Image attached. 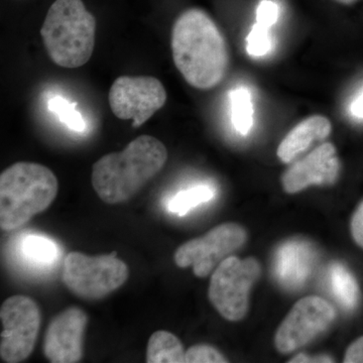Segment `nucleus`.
Instances as JSON below:
<instances>
[{
    "label": "nucleus",
    "instance_id": "obj_18",
    "mask_svg": "<svg viewBox=\"0 0 363 363\" xmlns=\"http://www.w3.org/2000/svg\"><path fill=\"white\" fill-rule=\"evenodd\" d=\"M231 121L234 128L240 135H247L253 126V105L250 90L245 87L236 88L230 95Z\"/></svg>",
    "mask_w": 363,
    "mask_h": 363
},
{
    "label": "nucleus",
    "instance_id": "obj_20",
    "mask_svg": "<svg viewBox=\"0 0 363 363\" xmlns=\"http://www.w3.org/2000/svg\"><path fill=\"white\" fill-rule=\"evenodd\" d=\"M215 191L207 185H199L196 187L181 191L169 200V211L183 216L191 210L199 206L203 203L209 202L213 199Z\"/></svg>",
    "mask_w": 363,
    "mask_h": 363
},
{
    "label": "nucleus",
    "instance_id": "obj_5",
    "mask_svg": "<svg viewBox=\"0 0 363 363\" xmlns=\"http://www.w3.org/2000/svg\"><path fill=\"white\" fill-rule=\"evenodd\" d=\"M117 252L89 257L74 252L64 262L62 279L74 295L85 300H99L113 293L128 281V264Z\"/></svg>",
    "mask_w": 363,
    "mask_h": 363
},
{
    "label": "nucleus",
    "instance_id": "obj_27",
    "mask_svg": "<svg viewBox=\"0 0 363 363\" xmlns=\"http://www.w3.org/2000/svg\"><path fill=\"white\" fill-rule=\"evenodd\" d=\"M333 1L338 2V4H344V6H351V4H357L359 0H333Z\"/></svg>",
    "mask_w": 363,
    "mask_h": 363
},
{
    "label": "nucleus",
    "instance_id": "obj_26",
    "mask_svg": "<svg viewBox=\"0 0 363 363\" xmlns=\"http://www.w3.org/2000/svg\"><path fill=\"white\" fill-rule=\"evenodd\" d=\"M350 111L357 118H363V90L351 104Z\"/></svg>",
    "mask_w": 363,
    "mask_h": 363
},
{
    "label": "nucleus",
    "instance_id": "obj_15",
    "mask_svg": "<svg viewBox=\"0 0 363 363\" xmlns=\"http://www.w3.org/2000/svg\"><path fill=\"white\" fill-rule=\"evenodd\" d=\"M310 259L311 255L304 245L296 242L283 245L277 262L279 278L292 285L303 283L310 272Z\"/></svg>",
    "mask_w": 363,
    "mask_h": 363
},
{
    "label": "nucleus",
    "instance_id": "obj_19",
    "mask_svg": "<svg viewBox=\"0 0 363 363\" xmlns=\"http://www.w3.org/2000/svg\"><path fill=\"white\" fill-rule=\"evenodd\" d=\"M21 252L28 262L42 267L51 264L58 257L56 243L39 235L26 236L21 240Z\"/></svg>",
    "mask_w": 363,
    "mask_h": 363
},
{
    "label": "nucleus",
    "instance_id": "obj_10",
    "mask_svg": "<svg viewBox=\"0 0 363 363\" xmlns=\"http://www.w3.org/2000/svg\"><path fill=\"white\" fill-rule=\"evenodd\" d=\"M336 311L330 303L318 296L298 300L274 336V345L283 354L300 350L323 333L333 323Z\"/></svg>",
    "mask_w": 363,
    "mask_h": 363
},
{
    "label": "nucleus",
    "instance_id": "obj_7",
    "mask_svg": "<svg viewBox=\"0 0 363 363\" xmlns=\"http://www.w3.org/2000/svg\"><path fill=\"white\" fill-rule=\"evenodd\" d=\"M0 320V357L9 363L23 362L35 350L42 322L39 306L26 296H13L2 303Z\"/></svg>",
    "mask_w": 363,
    "mask_h": 363
},
{
    "label": "nucleus",
    "instance_id": "obj_17",
    "mask_svg": "<svg viewBox=\"0 0 363 363\" xmlns=\"http://www.w3.org/2000/svg\"><path fill=\"white\" fill-rule=\"evenodd\" d=\"M330 284L334 296L343 308L353 310L359 302V286L357 279L343 264H334L330 269Z\"/></svg>",
    "mask_w": 363,
    "mask_h": 363
},
{
    "label": "nucleus",
    "instance_id": "obj_23",
    "mask_svg": "<svg viewBox=\"0 0 363 363\" xmlns=\"http://www.w3.org/2000/svg\"><path fill=\"white\" fill-rule=\"evenodd\" d=\"M350 233L354 242L363 250V200L351 217Z\"/></svg>",
    "mask_w": 363,
    "mask_h": 363
},
{
    "label": "nucleus",
    "instance_id": "obj_4",
    "mask_svg": "<svg viewBox=\"0 0 363 363\" xmlns=\"http://www.w3.org/2000/svg\"><path fill=\"white\" fill-rule=\"evenodd\" d=\"M96 20L82 0H56L40 30L50 59L63 68L84 66L92 57Z\"/></svg>",
    "mask_w": 363,
    "mask_h": 363
},
{
    "label": "nucleus",
    "instance_id": "obj_22",
    "mask_svg": "<svg viewBox=\"0 0 363 363\" xmlns=\"http://www.w3.org/2000/svg\"><path fill=\"white\" fill-rule=\"evenodd\" d=\"M187 363H225L228 362L220 351L210 345H194L185 353Z\"/></svg>",
    "mask_w": 363,
    "mask_h": 363
},
{
    "label": "nucleus",
    "instance_id": "obj_6",
    "mask_svg": "<svg viewBox=\"0 0 363 363\" xmlns=\"http://www.w3.org/2000/svg\"><path fill=\"white\" fill-rule=\"evenodd\" d=\"M262 266L255 257L245 259L230 255L214 269L208 298L227 321L238 322L247 316L252 286L262 276Z\"/></svg>",
    "mask_w": 363,
    "mask_h": 363
},
{
    "label": "nucleus",
    "instance_id": "obj_24",
    "mask_svg": "<svg viewBox=\"0 0 363 363\" xmlns=\"http://www.w3.org/2000/svg\"><path fill=\"white\" fill-rule=\"evenodd\" d=\"M343 362L363 363V336L357 338L348 346L344 355Z\"/></svg>",
    "mask_w": 363,
    "mask_h": 363
},
{
    "label": "nucleus",
    "instance_id": "obj_1",
    "mask_svg": "<svg viewBox=\"0 0 363 363\" xmlns=\"http://www.w3.org/2000/svg\"><path fill=\"white\" fill-rule=\"evenodd\" d=\"M174 63L192 87L212 89L225 78L229 52L225 38L203 9H189L172 28Z\"/></svg>",
    "mask_w": 363,
    "mask_h": 363
},
{
    "label": "nucleus",
    "instance_id": "obj_16",
    "mask_svg": "<svg viewBox=\"0 0 363 363\" xmlns=\"http://www.w3.org/2000/svg\"><path fill=\"white\" fill-rule=\"evenodd\" d=\"M185 353L180 339L168 331H157L150 336L147 348V362L184 363Z\"/></svg>",
    "mask_w": 363,
    "mask_h": 363
},
{
    "label": "nucleus",
    "instance_id": "obj_3",
    "mask_svg": "<svg viewBox=\"0 0 363 363\" xmlns=\"http://www.w3.org/2000/svg\"><path fill=\"white\" fill-rule=\"evenodd\" d=\"M56 175L44 164L20 162L0 175V227L11 231L45 211L58 195Z\"/></svg>",
    "mask_w": 363,
    "mask_h": 363
},
{
    "label": "nucleus",
    "instance_id": "obj_14",
    "mask_svg": "<svg viewBox=\"0 0 363 363\" xmlns=\"http://www.w3.org/2000/svg\"><path fill=\"white\" fill-rule=\"evenodd\" d=\"M279 9L272 0H262L257 9V23L247 38V52L253 58L266 56L272 49V26L279 20Z\"/></svg>",
    "mask_w": 363,
    "mask_h": 363
},
{
    "label": "nucleus",
    "instance_id": "obj_8",
    "mask_svg": "<svg viewBox=\"0 0 363 363\" xmlns=\"http://www.w3.org/2000/svg\"><path fill=\"white\" fill-rule=\"evenodd\" d=\"M247 240V233L233 222L220 224L209 233L182 245L174 259L182 269L193 267L197 278H206L219 264L240 250Z\"/></svg>",
    "mask_w": 363,
    "mask_h": 363
},
{
    "label": "nucleus",
    "instance_id": "obj_25",
    "mask_svg": "<svg viewBox=\"0 0 363 363\" xmlns=\"http://www.w3.org/2000/svg\"><path fill=\"white\" fill-rule=\"evenodd\" d=\"M290 363H310V362H334V360L332 359L331 357H308V355L303 354V353H300V354L297 355V357H294L292 360L289 362Z\"/></svg>",
    "mask_w": 363,
    "mask_h": 363
},
{
    "label": "nucleus",
    "instance_id": "obj_13",
    "mask_svg": "<svg viewBox=\"0 0 363 363\" xmlns=\"http://www.w3.org/2000/svg\"><path fill=\"white\" fill-rule=\"evenodd\" d=\"M332 124L327 117L314 116L301 121L279 143L277 156L284 164H292L314 143L331 135Z\"/></svg>",
    "mask_w": 363,
    "mask_h": 363
},
{
    "label": "nucleus",
    "instance_id": "obj_9",
    "mask_svg": "<svg viewBox=\"0 0 363 363\" xmlns=\"http://www.w3.org/2000/svg\"><path fill=\"white\" fill-rule=\"evenodd\" d=\"M167 91L159 79L152 76H121L109 90L108 102L117 118L133 119L140 128L167 102Z\"/></svg>",
    "mask_w": 363,
    "mask_h": 363
},
{
    "label": "nucleus",
    "instance_id": "obj_12",
    "mask_svg": "<svg viewBox=\"0 0 363 363\" xmlns=\"http://www.w3.org/2000/svg\"><path fill=\"white\" fill-rule=\"evenodd\" d=\"M87 314L71 307L52 318L45 332V357L52 363H75L83 357Z\"/></svg>",
    "mask_w": 363,
    "mask_h": 363
},
{
    "label": "nucleus",
    "instance_id": "obj_21",
    "mask_svg": "<svg viewBox=\"0 0 363 363\" xmlns=\"http://www.w3.org/2000/svg\"><path fill=\"white\" fill-rule=\"evenodd\" d=\"M76 106L77 104H71L65 98L60 96L52 98L48 104L49 111L56 114L67 128L76 133H83L86 130V123Z\"/></svg>",
    "mask_w": 363,
    "mask_h": 363
},
{
    "label": "nucleus",
    "instance_id": "obj_11",
    "mask_svg": "<svg viewBox=\"0 0 363 363\" xmlns=\"http://www.w3.org/2000/svg\"><path fill=\"white\" fill-rule=\"evenodd\" d=\"M340 168L335 145L324 143L289 167L281 176V185L288 194H296L310 186H331L338 180Z\"/></svg>",
    "mask_w": 363,
    "mask_h": 363
},
{
    "label": "nucleus",
    "instance_id": "obj_2",
    "mask_svg": "<svg viewBox=\"0 0 363 363\" xmlns=\"http://www.w3.org/2000/svg\"><path fill=\"white\" fill-rule=\"evenodd\" d=\"M167 160L168 150L161 140L138 136L121 152L105 155L93 164V188L107 204L128 201L161 172Z\"/></svg>",
    "mask_w": 363,
    "mask_h": 363
}]
</instances>
